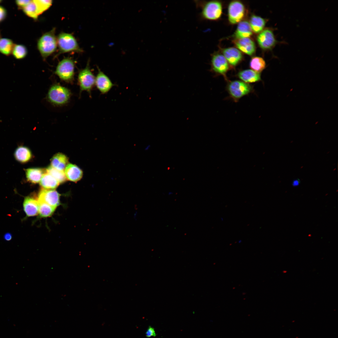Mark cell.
Listing matches in <instances>:
<instances>
[{
	"label": "cell",
	"instance_id": "6da1fadb",
	"mask_svg": "<svg viewBox=\"0 0 338 338\" xmlns=\"http://www.w3.org/2000/svg\"><path fill=\"white\" fill-rule=\"evenodd\" d=\"M194 2L196 8L201 9L199 14L200 20L215 21L220 18L222 13L223 7L220 1L198 0L194 1Z\"/></svg>",
	"mask_w": 338,
	"mask_h": 338
},
{
	"label": "cell",
	"instance_id": "7a4b0ae2",
	"mask_svg": "<svg viewBox=\"0 0 338 338\" xmlns=\"http://www.w3.org/2000/svg\"><path fill=\"white\" fill-rule=\"evenodd\" d=\"M55 31V28H53L44 33L37 41V48L44 60L57 50L58 46Z\"/></svg>",
	"mask_w": 338,
	"mask_h": 338
},
{
	"label": "cell",
	"instance_id": "3957f363",
	"mask_svg": "<svg viewBox=\"0 0 338 338\" xmlns=\"http://www.w3.org/2000/svg\"><path fill=\"white\" fill-rule=\"evenodd\" d=\"M57 39L59 50L56 56L64 53L71 52L80 53L83 52L76 39L71 33L61 32L58 35Z\"/></svg>",
	"mask_w": 338,
	"mask_h": 338
},
{
	"label": "cell",
	"instance_id": "277c9868",
	"mask_svg": "<svg viewBox=\"0 0 338 338\" xmlns=\"http://www.w3.org/2000/svg\"><path fill=\"white\" fill-rule=\"evenodd\" d=\"M71 95V92L68 88L57 83L50 87L47 97L48 101L53 105L61 106L69 102Z\"/></svg>",
	"mask_w": 338,
	"mask_h": 338
},
{
	"label": "cell",
	"instance_id": "5b68a950",
	"mask_svg": "<svg viewBox=\"0 0 338 338\" xmlns=\"http://www.w3.org/2000/svg\"><path fill=\"white\" fill-rule=\"evenodd\" d=\"M75 65V61L73 59L65 58L58 63L54 73L61 80L72 83L74 79Z\"/></svg>",
	"mask_w": 338,
	"mask_h": 338
},
{
	"label": "cell",
	"instance_id": "8992f818",
	"mask_svg": "<svg viewBox=\"0 0 338 338\" xmlns=\"http://www.w3.org/2000/svg\"><path fill=\"white\" fill-rule=\"evenodd\" d=\"M227 89L230 97L235 102H237L243 97L253 91V87L248 84L242 81H228Z\"/></svg>",
	"mask_w": 338,
	"mask_h": 338
},
{
	"label": "cell",
	"instance_id": "52a82bcc",
	"mask_svg": "<svg viewBox=\"0 0 338 338\" xmlns=\"http://www.w3.org/2000/svg\"><path fill=\"white\" fill-rule=\"evenodd\" d=\"M95 77L90 69V60L85 67L80 70L78 76V83L80 88V94L84 91L87 92L90 96L95 84Z\"/></svg>",
	"mask_w": 338,
	"mask_h": 338
},
{
	"label": "cell",
	"instance_id": "ba28073f",
	"mask_svg": "<svg viewBox=\"0 0 338 338\" xmlns=\"http://www.w3.org/2000/svg\"><path fill=\"white\" fill-rule=\"evenodd\" d=\"M210 71L215 76L222 75L228 81L226 74L229 69V65L224 56L220 54L215 53L212 55Z\"/></svg>",
	"mask_w": 338,
	"mask_h": 338
},
{
	"label": "cell",
	"instance_id": "9c48e42d",
	"mask_svg": "<svg viewBox=\"0 0 338 338\" xmlns=\"http://www.w3.org/2000/svg\"><path fill=\"white\" fill-rule=\"evenodd\" d=\"M245 8L244 4L239 1L231 2L228 8V16L229 22L232 24L239 23L244 18Z\"/></svg>",
	"mask_w": 338,
	"mask_h": 338
},
{
	"label": "cell",
	"instance_id": "30bf717a",
	"mask_svg": "<svg viewBox=\"0 0 338 338\" xmlns=\"http://www.w3.org/2000/svg\"><path fill=\"white\" fill-rule=\"evenodd\" d=\"M257 41L260 47L264 50H271L280 42L276 39L273 30L269 28L264 29L259 34Z\"/></svg>",
	"mask_w": 338,
	"mask_h": 338
},
{
	"label": "cell",
	"instance_id": "8fae6325",
	"mask_svg": "<svg viewBox=\"0 0 338 338\" xmlns=\"http://www.w3.org/2000/svg\"><path fill=\"white\" fill-rule=\"evenodd\" d=\"M38 201L56 208L60 203V194L55 190L42 189L38 194Z\"/></svg>",
	"mask_w": 338,
	"mask_h": 338
},
{
	"label": "cell",
	"instance_id": "7c38bea8",
	"mask_svg": "<svg viewBox=\"0 0 338 338\" xmlns=\"http://www.w3.org/2000/svg\"><path fill=\"white\" fill-rule=\"evenodd\" d=\"M98 72L95 77V84L97 89L102 94L108 92L115 85L110 78L98 68Z\"/></svg>",
	"mask_w": 338,
	"mask_h": 338
},
{
	"label": "cell",
	"instance_id": "4fadbf2b",
	"mask_svg": "<svg viewBox=\"0 0 338 338\" xmlns=\"http://www.w3.org/2000/svg\"><path fill=\"white\" fill-rule=\"evenodd\" d=\"M224 56L230 66L234 67L237 66L243 59V55L238 49L229 47L222 49Z\"/></svg>",
	"mask_w": 338,
	"mask_h": 338
},
{
	"label": "cell",
	"instance_id": "5bb4252c",
	"mask_svg": "<svg viewBox=\"0 0 338 338\" xmlns=\"http://www.w3.org/2000/svg\"><path fill=\"white\" fill-rule=\"evenodd\" d=\"M233 42L239 50L251 56L255 52V43L249 38L236 39Z\"/></svg>",
	"mask_w": 338,
	"mask_h": 338
},
{
	"label": "cell",
	"instance_id": "9a60e30c",
	"mask_svg": "<svg viewBox=\"0 0 338 338\" xmlns=\"http://www.w3.org/2000/svg\"><path fill=\"white\" fill-rule=\"evenodd\" d=\"M23 206L24 211L28 217L35 216L38 213L39 202L38 200L32 197H26Z\"/></svg>",
	"mask_w": 338,
	"mask_h": 338
},
{
	"label": "cell",
	"instance_id": "2e32d148",
	"mask_svg": "<svg viewBox=\"0 0 338 338\" xmlns=\"http://www.w3.org/2000/svg\"><path fill=\"white\" fill-rule=\"evenodd\" d=\"M237 75L242 81L247 84L258 82L261 80L260 73L250 69L240 71Z\"/></svg>",
	"mask_w": 338,
	"mask_h": 338
},
{
	"label": "cell",
	"instance_id": "e0dca14e",
	"mask_svg": "<svg viewBox=\"0 0 338 338\" xmlns=\"http://www.w3.org/2000/svg\"><path fill=\"white\" fill-rule=\"evenodd\" d=\"M252 34V31L249 23L247 21L240 22L234 36L236 39L249 38Z\"/></svg>",
	"mask_w": 338,
	"mask_h": 338
},
{
	"label": "cell",
	"instance_id": "ac0fdd59",
	"mask_svg": "<svg viewBox=\"0 0 338 338\" xmlns=\"http://www.w3.org/2000/svg\"><path fill=\"white\" fill-rule=\"evenodd\" d=\"M65 174L67 179L71 181L76 182L80 180L83 176L82 170L77 166L71 164L67 165Z\"/></svg>",
	"mask_w": 338,
	"mask_h": 338
},
{
	"label": "cell",
	"instance_id": "d6986e66",
	"mask_svg": "<svg viewBox=\"0 0 338 338\" xmlns=\"http://www.w3.org/2000/svg\"><path fill=\"white\" fill-rule=\"evenodd\" d=\"M14 156L16 160L21 163L28 162L32 157V154L30 149L23 146L18 147L15 151Z\"/></svg>",
	"mask_w": 338,
	"mask_h": 338
},
{
	"label": "cell",
	"instance_id": "ffe728a7",
	"mask_svg": "<svg viewBox=\"0 0 338 338\" xmlns=\"http://www.w3.org/2000/svg\"><path fill=\"white\" fill-rule=\"evenodd\" d=\"M44 172L43 170L40 168H29L25 170L26 176L27 180L34 184L39 182L44 174Z\"/></svg>",
	"mask_w": 338,
	"mask_h": 338
},
{
	"label": "cell",
	"instance_id": "44dd1931",
	"mask_svg": "<svg viewBox=\"0 0 338 338\" xmlns=\"http://www.w3.org/2000/svg\"><path fill=\"white\" fill-rule=\"evenodd\" d=\"M68 162L67 156L61 153L54 155L51 161L52 166L60 171H63L66 168Z\"/></svg>",
	"mask_w": 338,
	"mask_h": 338
},
{
	"label": "cell",
	"instance_id": "7402d4cb",
	"mask_svg": "<svg viewBox=\"0 0 338 338\" xmlns=\"http://www.w3.org/2000/svg\"><path fill=\"white\" fill-rule=\"evenodd\" d=\"M266 22V20L262 17L253 15L250 18L249 24L252 31L257 33L263 30Z\"/></svg>",
	"mask_w": 338,
	"mask_h": 338
},
{
	"label": "cell",
	"instance_id": "603a6c76",
	"mask_svg": "<svg viewBox=\"0 0 338 338\" xmlns=\"http://www.w3.org/2000/svg\"><path fill=\"white\" fill-rule=\"evenodd\" d=\"M40 181V185L46 189H54L57 187L59 184V182L56 179L48 173L43 174Z\"/></svg>",
	"mask_w": 338,
	"mask_h": 338
},
{
	"label": "cell",
	"instance_id": "cb8c5ba5",
	"mask_svg": "<svg viewBox=\"0 0 338 338\" xmlns=\"http://www.w3.org/2000/svg\"><path fill=\"white\" fill-rule=\"evenodd\" d=\"M14 44L10 39L7 38H0V53L6 56L12 53Z\"/></svg>",
	"mask_w": 338,
	"mask_h": 338
},
{
	"label": "cell",
	"instance_id": "d4e9b609",
	"mask_svg": "<svg viewBox=\"0 0 338 338\" xmlns=\"http://www.w3.org/2000/svg\"><path fill=\"white\" fill-rule=\"evenodd\" d=\"M249 66L252 70L260 73L265 68L266 64L262 57H254L251 59Z\"/></svg>",
	"mask_w": 338,
	"mask_h": 338
},
{
	"label": "cell",
	"instance_id": "484cf974",
	"mask_svg": "<svg viewBox=\"0 0 338 338\" xmlns=\"http://www.w3.org/2000/svg\"><path fill=\"white\" fill-rule=\"evenodd\" d=\"M28 52L27 49L24 45L14 44L12 54L16 59H22L26 57Z\"/></svg>",
	"mask_w": 338,
	"mask_h": 338
},
{
	"label": "cell",
	"instance_id": "4316f807",
	"mask_svg": "<svg viewBox=\"0 0 338 338\" xmlns=\"http://www.w3.org/2000/svg\"><path fill=\"white\" fill-rule=\"evenodd\" d=\"M33 1L35 5L37 13L38 16L49 9L53 3V1L51 0H34Z\"/></svg>",
	"mask_w": 338,
	"mask_h": 338
},
{
	"label": "cell",
	"instance_id": "83f0119b",
	"mask_svg": "<svg viewBox=\"0 0 338 338\" xmlns=\"http://www.w3.org/2000/svg\"><path fill=\"white\" fill-rule=\"evenodd\" d=\"M39 204L38 213L43 218L50 217L54 212L55 208L43 202H38Z\"/></svg>",
	"mask_w": 338,
	"mask_h": 338
},
{
	"label": "cell",
	"instance_id": "f1b7e54d",
	"mask_svg": "<svg viewBox=\"0 0 338 338\" xmlns=\"http://www.w3.org/2000/svg\"><path fill=\"white\" fill-rule=\"evenodd\" d=\"M23 13L28 17L36 21L38 20V15L37 12L35 5L33 0L22 10Z\"/></svg>",
	"mask_w": 338,
	"mask_h": 338
},
{
	"label": "cell",
	"instance_id": "f546056e",
	"mask_svg": "<svg viewBox=\"0 0 338 338\" xmlns=\"http://www.w3.org/2000/svg\"><path fill=\"white\" fill-rule=\"evenodd\" d=\"M46 172L56 179L59 183L64 182L66 180V177L63 171L58 170L52 166H50L47 169Z\"/></svg>",
	"mask_w": 338,
	"mask_h": 338
},
{
	"label": "cell",
	"instance_id": "4dcf8cb0",
	"mask_svg": "<svg viewBox=\"0 0 338 338\" xmlns=\"http://www.w3.org/2000/svg\"><path fill=\"white\" fill-rule=\"evenodd\" d=\"M31 0H17L15 1V3L17 5L18 9L22 10L25 7L28 5Z\"/></svg>",
	"mask_w": 338,
	"mask_h": 338
},
{
	"label": "cell",
	"instance_id": "1f68e13d",
	"mask_svg": "<svg viewBox=\"0 0 338 338\" xmlns=\"http://www.w3.org/2000/svg\"><path fill=\"white\" fill-rule=\"evenodd\" d=\"M7 15V12L6 9L3 6L0 5V23L5 19Z\"/></svg>",
	"mask_w": 338,
	"mask_h": 338
},
{
	"label": "cell",
	"instance_id": "d6a6232c",
	"mask_svg": "<svg viewBox=\"0 0 338 338\" xmlns=\"http://www.w3.org/2000/svg\"><path fill=\"white\" fill-rule=\"evenodd\" d=\"M156 335V333L154 328L151 326H149L146 332V336L147 337L149 338L152 336L155 337Z\"/></svg>",
	"mask_w": 338,
	"mask_h": 338
},
{
	"label": "cell",
	"instance_id": "836d02e7",
	"mask_svg": "<svg viewBox=\"0 0 338 338\" xmlns=\"http://www.w3.org/2000/svg\"><path fill=\"white\" fill-rule=\"evenodd\" d=\"M12 234L9 233H6L4 236V238L5 240L10 241L12 239Z\"/></svg>",
	"mask_w": 338,
	"mask_h": 338
},
{
	"label": "cell",
	"instance_id": "e575fe53",
	"mask_svg": "<svg viewBox=\"0 0 338 338\" xmlns=\"http://www.w3.org/2000/svg\"><path fill=\"white\" fill-rule=\"evenodd\" d=\"M300 183V180L299 179L294 180L292 183L293 186L296 187L298 186Z\"/></svg>",
	"mask_w": 338,
	"mask_h": 338
},
{
	"label": "cell",
	"instance_id": "d590c367",
	"mask_svg": "<svg viewBox=\"0 0 338 338\" xmlns=\"http://www.w3.org/2000/svg\"><path fill=\"white\" fill-rule=\"evenodd\" d=\"M2 2V0H0V3H1Z\"/></svg>",
	"mask_w": 338,
	"mask_h": 338
},
{
	"label": "cell",
	"instance_id": "8d00e7d4",
	"mask_svg": "<svg viewBox=\"0 0 338 338\" xmlns=\"http://www.w3.org/2000/svg\"><path fill=\"white\" fill-rule=\"evenodd\" d=\"M0 38H1V35L0 33Z\"/></svg>",
	"mask_w": 338,
	"mask_h": 338
}]
</instances>
